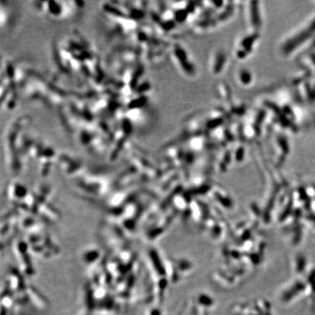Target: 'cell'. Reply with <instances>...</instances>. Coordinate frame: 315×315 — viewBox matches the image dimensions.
I'll return each instance as SVG.
<instances>
[{
  "label": "cell",
  "mask_w": 315,
  "mask_h": 315,
  "mask_svg": "<svg viewBox=\"0 0 315 315\" xmlns=\"http://www.w3.org/2000/svg\"><path fill=\"white\" fill-rule=\"evenodd\" d=\"M78 2H34L40 13L48 19L60 21L69 19L78 11Z\"/></svg>",
  "instance_id": "1"
}]
</instances>
